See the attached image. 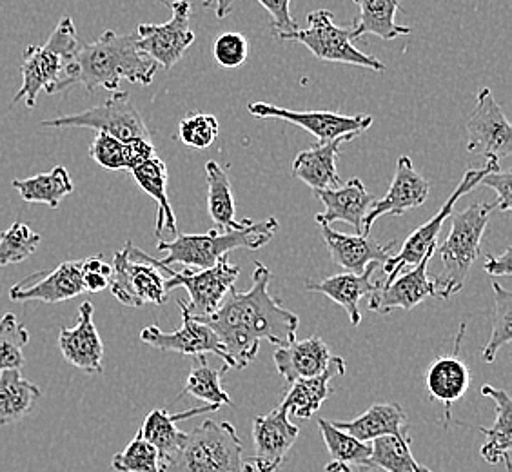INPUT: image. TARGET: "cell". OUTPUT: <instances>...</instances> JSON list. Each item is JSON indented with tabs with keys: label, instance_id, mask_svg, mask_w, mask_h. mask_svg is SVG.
Here are the masks:
<instances>
[{
	"label": "cell",
	"instance_id": "obj_43",
	"mask_svg": "<svg viewBox=\"0 0 512 472\" xmlns=\"http://www.w3.org/2000/svg\"><path fill=\"white\" fill-rule=\"evenodd\" d=\"M111 467L115 472H160L157 449L137 433L122 453L113 456Z\"/></svg>",
	"mask_w": 512,
	"mask_h": 472
},
{
	"label": "cell",
	"instance_id": "obj_9",
	"mask_svg": "<svg viewBox=\"0 0 512 472\" xmlns=\"http://www.w3.org/2000/svg\"><path fill=\"white\" fill-rule=\"evenodd\" d=\"M498 169H500V160L487 158V164H485L483 168L467 169V171H465V175H463L462 180H460V184L454 189L453 195L447 198V202L442 206V209H440L429 222H425L424 226L418 227L413 235L407 236L404 246H402V249H400L396 255H391L387 258V262L384 264L387 280H385L384 284L393 282L394 278L400 275L405 267L418 266L431 249H436V246H438V242H436L438 235H440V231H442L445 222L453 215L456 202H458L463 195L471 193L476 187L480 186V180H482L487 173L498 171Z\"/></svg>",
	"mask_w": 512,
	"mask_h": 472
},
{
	"label": "cell",
	"instance_id": "obj_48",
	"mask_svg": "<svg viewBox=\"0 0 512 472\" xmlns=\"http://www.w3.org/2000/svg\"><path fill=\"white\" fill-rule=\"evenodd\" d=\"M512 173L511 171H491L480 180V186H487L496 193V209L507 213L511 211L512 195H511Z\"/></svg>",
	"mask_w": 512,
	"mask_h": 472
},
{
	"label": "cell",
	"instance_id": "obj_17",
	"mask_svg": "<svg viewBox=\"0 0 512 472\" xmlns=\"http://www.w3.org/2000/svg\"><path fill=\"white\" fill-rule=\"evenodd\" d=\"M300 429L291 423L286 409L280 405L271 413L253 418L255 460L253 469L258 472H276L286 462L293 449Z\"/></svg>",
	"mask_w": 512,
	"mask_h": 472
},
{
	"label": "cell",
	"instance_id": "obj_36",
	"mask_svg": "<svg viewBox=\"0 0 512 472\" xmlns=\"http://www.w3.org/2000/svg\"><path fill=\"white\" fill-rule=\"evenodd\" d=\"M207 207L211 220L222 231H231L240 222L235 220V197L231 191V182L227 168H222L215 160L206 164Z\"/></svg>",
	"mask_w": 512,
	"mask_h": 472
},
{
	"label": "cell",
	"instance_id": "obj_35",
	"mask_svg": "<svg viewBox=\"0 0 512 472\" xmlns=\"http://www.w3.org/2000/svg\"><path fill=\"white\" fill-rule=\"evenodd\" d=\"M11 184L19 191L22 200L31 204H46L51 209H59L60 202L75 191V184L64 166H57L50 173H42L37 177L24 180L15 178Z\"/></svg>",
	"mask_w": 512,
	"mask_h": 472
},
{
	"label": "cell",
	"instance_id": "obj_50",
	"mask_svg": "<svg viewBox=\"0 0 512 472\" xmlns=\"http://www.w3.org/2000/svg\"><path fill=\"white\" fill-rule=\"evenodd\" d=\"M213 4H217V17L218 19H226L227 15L231 13V4L233 0H204V6L211 8Z\"/></svg>",
	"mask_w": 512,
	"mask_h": 472
},
{
	"label": "cell",
	"instance_id": "obj_5",
	"mask_svg": "<svg viewBox=\"0 0 512 472\" xmlns=\"http://www.w3.org/2000/svg\"><path fill=\"white\" fill-rule=\"evenodd\" d=\"M244 463V445L229 422L206 420L186 434L177 454L160 472H253Z\"/></svg>",
	"mask_w": 512,
	"mask_h": 472
},
{
	"label": "cell",
	"instance_id": "obj_2",
	"mask_svg": "<svg viewBox=\"0 0 512 472\" xmlns=\"http://www.w3.org/2000/svg\"><path fill=\"white\" fill-rule=\"evenodd\" d=\"M158 64L138 48L137 33L119 35L104 31L91 44H80L55 93L73 86H84L89 93L99 88L117 91L122 80L149 86L157 75Z\"/></svg>",
	"mask_w": 512,
	"mask_h": 472
},
{
	"label": "cell",
	"instance_id": "obj_8",
	"mask_svg": "<svg viewBox=\"0 0 512 472\" xmlns=\"http://www.w3.org/2000/svg\"><path fill=\"white\" fill-rule=\"evenodd\" d=\"M306 30H296L287 33L280 40H293L304 44L316 59L336 64H349L360 68L385 71L384 62L364 51L356 50L353 46V28L336 26L333 13L327 10H315L307 13Z\"/></svg>",
	"mask_w": 512,
	"mask_h": 472
},
{
	"label": "cell",
	"instance_id": "obj_4",
	"mask_svg": "<svg viewBox=\"0 0 512 472\" xmlns=\"http://www.w3.org/2000/svg\"><path fill=\"white\" fill-rule=\"evenodd\" d=\"M494 211L496 204L478 202L449 217L451 231L444 244L436 246L434 251L442 260V271L433 278L436 298L449 300L462 291L471 267L480 256L483 233Z\"/></svg>",
	"mask_w": 512,
	"mask_h": 472
},
{
	"label": "cell",
	"instance_id": "obj_1",
	"mask_svg": "<svg viewBox=\"0 0 512 472\" xmlns=\"http://www.w3.org/2000/svg\"><path fill=\"white\" fill-rule=\"evenodd\" d=\"M271 271L255 262L253 287L238 293L233 287L226 300L211 316L204 318L227 354L229 369H246L260 353L262 342L286 347L296 342L298 316L269 293Z\"/></svg>",
	"mask_w": 512,
	"mask_h": 472
},
{
	"label": "cell",
	"instance_id": "obj_51",
	"mask_svg": "<svg viewBox=\"0 0 512 472\" xmlns=\"http://www.w3.org/2000/svg\"><path fill=\"white\" fill-rule=\"evenodd\" d=\"M324 472H353V471H351V467H349V465H345V463L331 462V463H329V465H325Z\"/></svg>",
	"mask_w": 512,
	"mask_h": 472
},
{
	"label": "cell",
	"instance_id": "obj_16",
	"mask_svg": "<svg viewBox=\"0 0 512 472\" xmlns=\"http://www.w3.org/2000/svg\"><path fill=\"white\" fill-rule=\"evenodd\" d=\"M434 251L436 249H431L418 266L411 267L404 275L396 276L393 282H378V287L369 295V309L380 315H389L394 309L411 311L427 298H436L433 278H429L427 273Z\"/></svg>",
	"mask_w": 512,
	"mask_h": 472
},
{
	"label": "cell",
	"instance_id": "obj_44",
	"mask_svg": "<svg viewBox=\"0 0 512 472\" xmlns=\"http://www.w3.org/2000/svg\"><path fill=\"white\" fill-rule=\"evenodd\" d=\"M218 135H220L218 118L209 113H193L182 118L178 124V137L189 148H211L217 142Z\"/></svg>",
	"mask_w": 512,
	"mask_h": 472
},
{
	"label": "cell",
	"instance_id": "obj_7",
	"mask_svg": "<svg viewBox=\"0 0 512 472\" xmlns=\"http://www.w3.org/2000/svg\"><path fill=\"white\" fill-rule=\"evenodd\" d=\"M113 273L109 280L111 295L120 304L142 307L146 304L162 305L168 302L166 278L158 267L151 264L149 255L128 242L122 251L115 253Z\"/></svg>",
	"mask_w": 512,
	"mask_h": 472
},
{
	"label": "cell",
	"instance_id": "obj_38",
	"mask_svg": "<svg viewBox=\"0 0 512 472\" xmlns=\"http://www.w3.org/2000/svg\"><path fill=\"white\" fill-rule=\"evenodd\" d=\"M411 438L382 436L371 442L369 471L420 472V463L411 453Z\"/></svg>",
	"mask_w": 512,
	"mask_h": 472
},
{
	"label": "cell",
	"instance_id": "obj_39",
	"mask_svg": "<svg viewBox=\"0 0 512 472\" xmlns=\"http://www.w3.org/2000/svg\"><path fill=\"white\" fill-rule=\"evenodd\" d=\"M320 433L324 438L325 447L331 454L333 462L345 463V465H355L360 469H369V460H371V443L360 442L355 436H351L345 431L336 429L333 422L320 418L318 420Z\"/></svg>",
	"mask_w": 512,
	"mask_h": 472
},
{
	"label": "cell",
	"instance_id": "obj_26",
	"mask_svg": "<svg viewBox=\"0 0 512 472\" xmlns=\"http://www.w3.org/2000/svg\"><path fill=\"white\" fill-rule=\"evenodd\" d=\"M331 356L333 354L324 340L320 336H311L302 342L278 347L273 354V360L278 374L284 376L287 384L291 385L298 380L324 373Z\"/></svg>",
	"mask_w": 512,
	"mask_h": 472
},
{
	"label": "cell",
	"instance_id": "obj_30",
	"mask_svg": "<svg viewBox=\"0 0 512 472\" xmlns=\"http://www.w3.org/2000/svg\"><path fill=\"white\" fill-rule=\"evenodd\" d=\"M483 396L491 398L496 405V418L491 427H482L487 436V442L483 443L480 454L483 460L491 465L505 463L507 471L511 472L512 449V400L507 391L494 389L493 385H483Z\"/></svg>",
	"mask_w": 512,
	"mask_h": 472
},
{
	"label": "cell",
	"instance_id": "obj_20",
	"mask_svg": "<svg viewBox=\"0 0 512 472\" xmlns=\"http://www.w3.org/2000/svg\"><path fill=\"white\" fill-rule=\"evenodd\" d=\"M463 333H465V325L462 324L460 333L456 336L454 354L436 358L425 374V387L431 400L440 402L445 407L444 427L449 425L453 405L458 400H462L471 387V371L460 358Z\"/></svg>",
	"mask_w": 512,
	"mask_h": 472
},
{
	"label": "cell",
	"instance_id": "obj_28",
	"mask_svg": "<svg viewBox=\"0 0 512 472\" xmlns=\"http://www.w3.org/2000/svg\"><path fill=\"white\" fill-rule=\"evenodd\" d=\"M344 374V358L331 356L324 373L291 384V389L287 391L286 398L280 405L286 409L289 416L307 420L324 405L325 400L329 398V394L333 393L331 382L338 376H344Z\"/></svg>",
	"mask_w": 512,
	"mask_h": 472
},
{
	"label": "cell",
	"instance_id": "obj_37",
	"mask_svg": "<svg viewBox=\"0 0 512 472\" xmlns=\"http://www.w3.org/2000/svg\"><path fill=\"white\" fill-rule=\"evenodd\" d=\"M229 371L226 365L220 369H211L207 364L206 356H195V364L191 367L184 391L178 394V398L195 396L198 400H204L207 405H229L233 407V400L222 387V376Z\"/></svg>",
	"mask_w": 512,
	"mask_h": 472
},
{
	"label": "cell",
	"instance_id": "obj_24",
	"mask_svg": "<svg viewBox=\"0 0 512 472\" xmlns=\"http://www.w3.org/2000/svg\"><path fill=\"white\" fill-rule=\"evenodd\" d=\"M218 405H202V407H191L184 413L171 414L166 409H155L146 416L142 427L138 429L140 436L151 443L158 453V462L160 469L177 454L178 449L186 440L184 431L177 429V422L193 418L197 414L217 413Z\"/></svg>",
	"mask_w": 512,
	"mask_h": 472
},
{
	"label": "cell",
	"instance_id": "obj_40",
	"mask_svg": "<svg viewBox=\"0 0 512 472\" xmlns=\"http://www.w3.org/2000/svg\"><path fill=\"white\" fill-rule=\"evenodd\" d=\"M494 291V318L493 333L487 345L483 347V362L493 364L498 351L503 345L511 344L512 340V293L509 289L493 284Z\"/></svg>",
	"mask_w": 512,
	"mask_h": 472
},
{
	"label": "cell",
	"instance_id": "obj_12",
	"mask_svg": "<svg viewBox=\"0 0 512 472\" xmlns=\"http://www.w3.org/2000/svg\"><path fill=\"white\" fill-rule=\"evenodd\" d=\"M162 2L171 8L173 17L164 24H140L137 28L138 48L158 66L171 69L195 42V31L191 30L189 0Z\"/></svg>",
	"mask_w": 512,
	"mask_h": 472
},
{
	"label": "cell",
	"instance_id": "obj_15",
	"mask_svg": "<svg viewBox=\"0 0 512 472\" xmlns=\"http://www.w3.org/2000/svg\"><path fill=\"white\" fill-rule=\"evenodd\" d=\"M177 307L182 311V325L177 331L164 333L158 329V325H148L142 329L140 340L158 351L178 353L182 356L195 358V356H206L209 353L215 354L220 360H224V365L227 367L226 351L218 342L213 329L206 322L189 315L188 307L182 300H177Z\"/></svg>",
	"mask_w": 512,
	"mask_h": 472
},
{
	"label": "cell",
	"instance_id": "obj_6",
	"mask_svg": "<svg viewBox=\"0 0 512 472\" xmlns=\"http://www.w3.org/2000/svg\"><path fill=\"white\" fill-rule=\"evenodd\" d=\"M79 48V37L73 19L62 17L59 26L53 30L44 46H30L24 51L22 86L11 104H19L20 100H24L26 108L33 109L42 89L48 95H55L57 84L75 59Z\"/></svg>",
	"mask_w": 512,
	"mask_h": 472
},
{
	"label": "cell",
	"instance_id": "obj_22",
	"mask_svg": "<svg viewBox=\"0 0 512 472\" xmlns=\"http://www.w3.org/2000/svg\"><path fill=\"white\" fill-rule=\"evenodd\" d=\"M315 197L324 204V211L316 215V224L345 222L355 227L356 235H364V220L376 200L365 189L360 178H351L344 186L315 191Z\"/></svg>",
	"mask_w": 512,
	"mask_h": 472
},
{
	"label": "cell",
	"instance_id": "obj_11",
	"mask_svg": "<svg viewBox=\"0 0 512 472\" xmlns=\"http://www.w3.org/2000/svg\"><path fill=\"white\" fill-rule=\"evenodd\" d=\"M149 260L153 266L169 276L166 280V289L169 293L175 287H184L188 291L189 304H186V307L189 315L198 320H204L217 311L226 300L227 293L237 284L240 276V267L233 266L227 260V256H224L217 266L209 269H202V271L184 269L180 273L169 266H162L153 256H149Z\"/></svg>",
	"mask_w": 512,
	"mask_h": 472
},
{
	"label": "cell",
	"instance_id": "obj_41",
	"mask_svg": "<svg viewBox=\"0 0 512 472\" xmlns=\"http://www.w3.org/2000/svg\"><path fill=\"white\" fill-rule=\"evenodd\" d=\"M30 342V333L13 313L0 318V373L22 369L24 347Z\"/></svg>",
	"mask_w": 512,
	"mask_h": 472
},
{
	"label": "cell",
	"instance_id": "obj_18",
	"mask_svg": "<svg viewBox=\"0 0 512 472\" xmlns=\"http://www.w3.org/2000/svg\"><path fill=\"white\" fill-rule=\"evenodd\" d=\"M86 293L82 284V260L62 262L50 273H35L10 289L13 302L59 304Z\"/></svg>",
	"mask_w": 512,
	"mask_h": 472
},
{
	"label": "cell",
	"instance_id": "obj_33",
	"mask_svg": "<svg viewBox=\"0 0 512 472\" xmlns=\"http://www.w3.org/2000/svg\"><path fill=\"white\" fill-rule=\"evenodd\" d=\"M131 175L138 186L158 204L157 236L162 238L164 231L177 233V217L168 198V168L166 162L158 157L149 158L140 166L131 169Z\"/></svg>",
	"mask_w": 512,
	"mask_h": 472
},
{
	"label": "cell",
	"instance_id": "obj_14",
	"mask_svg": "<svg viewBox=\"0 0 512 472\" xmlns=\"http://www.w3.org/2000/svg\"><path fill=\"white\" fill-rule=\"evenodd\" d=\"M467 151L485 158H507L512 153V128L491 89L478 91L476 106L467 120Z\"/></svg>",
	"mask_w": 512,
	"mask_h": 472
},
{
	"label": "cell",
	"instance_id": "obj_46",
	"mask_svg": "<svg viewBox=\"0 0 512 472\" xmlns=\"http://www.w3.org/2000/svg\"><path fill=\"white\" fill-rule=\"evenodd\" d=\"M111 273H113V269L102 260V256H91L88 260H82L84 291L100 293V291L108 289Z\"/></svg>",
	"mask_w": 512,
	"mask_h": 472
},
{
	"label": "cell",
	"instance_id": "obj_31",
	"mask_svg": "<svg viewBox=\"0 0 512 472\" xmlns=\"http://www.w3.org/2000/svg\"><path fill=\"white\" fill-rule=\"evenodd\" d=\"M89 157L93 158L100 168L109 171L137 168L149 158L157 157V149L151 140L135 138L131 142H120L119 138L97 133L89 146Z\"/></svg>",
	"mask_w": 512,
	"mask_h": 472
},
{
	"label": "cell",
	"instance_id": "obj_47",
	"mask_svg": "<svg viewBox=\"0 0 512 472\" xmlns=\"http://www.w3.org/2000/svg\"><path fill=\"white\" fill-rule=\"evenodd\" d=\"M258 2L262 4V8H266L273 19V33L276 39L300 30L296 20L291 17V0H258Z\"/></svg>",
	"mask_w": 512,
	"mask_h": 472
},
{
	"label": "cell",
	"instance_id": "obj_49",
	"mask_svg": "<svg viewBox=\"0 0 512 472\" xmlns=\"http://www.w3.org/2000/svg\"><path fill=\"white\" fill-rule=\"evenodd\" d=\"M483 269L491 276H509L512 271V249L507 247L502 255L485 256Z\"/></svg>",
	"mask_w": 512,
	"mask_h": 472
},
{
	"label": "cell",
	"instance_id": "obj_19",
	"mask_svg": "<svg viewBox=\"0 0 512 472\" xmlns=\"http://www.w3.org/2000/svg\"><path fill=\"white\" fill-rule=\"evenodd\" d=\"M429 193H431L429 182L414 169L411 157L404 155V157L398 158L393 184L385 193V197L376 200L371 211L365 217L364 235L369 236L378 218L385 217V215L400 217V215H404L405 211L422 206L429 197Z\"/></svg>",
	"mask_w": 512,
	"mask_h": 472
},
{
	"label": "cell",
	"instance_id": "obj_3",
	"mask_svg": "<svg viewBox=\"0 0 512 472\" xmlns=\"http://www.w3.org/2000/svg\"><path fill=\"white\" fill-rule=\"evenodd\" d=\"M278 220L275 217L266 218L262 222H253L244 218L238 227L231 231L213 229L206 235H178L175 240H160L158 251L166 253L158 262L162 266L197 267V271L217 266L218 262L237 249L256 251L269 244L276 235Z\"/></svg>",
	"mask_w": 512,
	"mask_h": 472
},
{
	"label": "cell",
	"instance_id": "obj_29",
	"mask_svg": "<svg viewBox=\"0 0 512 472\" xmlns=\"http://www.w3.org/2000/svg\"><path fill=\"white\" fill-rule=\"evenodd\" d=\"M336 429L355 436L360 442L371 443L382 436L411 438L409 420L398 404L371 405L364 414L351 422H333Z\"/></svg>",
	"mask_w": 512,
	"mask_h": 472
},
{
	"label": "cell",
	"instance_id": "obj_52",
	"mask_svg": "<svg viewBox=\"0 0 512 472\" xmlns=\"http://www.w3.org/2000/svg\"><path fill=\"white\" fill-rule=\"evenodd\" d=\"M420 472H433L431 469H427V467H424V465H420Z\"/></svg>",
	"mask_w": 512,
	"mask_h": 472
},
{
	"label": "cell",
	"instance_id": "obj_32",
	"mask_svg": "<svg viewBox=\"0 0 512 472\" xmlns=\"http://www.w3.org/2000/svg\"><path fill=\"white\" fill-rule=\"evenodd\" d=\"M358 6L353 28V39L364 35H376L380 39L393 40L411 33V28L396 22V11L400 10V0H353Z\"/></svg>",
	"mask_w": 512,
	"mask_h": 472
},
{
	"label": "cell",
	"instance_id": "obj_23",
	"mask_svg": "<svg viewBox=\"0 0 512 472\" xmlns=\"http://www.w3.org/2000/svg\"><path fill=\"white\" fill-rule=\"evenodd\" d=\"M324 238L325 247L336 266L344 267L347 273L362 275L369 264H385L391 256L396 242L380 244L365 235H345L338 233L327 224H318Z\"/></svg>",
	"mask_w": 512,
	"mask_h": 472
},
{
	"label": "cell",
	"instance_id": "obj_10",
	"mask_svg": "<svg viewBox=\"0 0 512 472\" xmlns=\"http://www.w3.org/2000/svg\"><path fill=\"white\" fill-rule=\"evenodd\" d=\"M44 128H86L97 133L131 142L135 138L151 140L148 126L126 91H115L106 102L75 115L40 122Z\"/></svg>",
	"mask_w": 512,
	"mask_h": 472
},
{
	"label": "cell",
	"instance_id": "obj_27",
	"mask_svg": "<svg viewBox=\"0 0 512 472\" xmlns=\"http://www.w3.org/2000/svg\"><path fill=\"white\" fill-rule=\"evenodd\" d=\"M356 138V135H345L327 144H318L315 148L306 149L296 155L293 160V175L300 178L313 191L335 189L342 186L338 175V153L344 142Z\"/></svg>",
	"mask_w": 512,
	"mask_h": 472
},
{
	"label": "cell",
	"instance_id": "obj_45",
	"mask_svg": "<svg viewBox=\"0 0 512 472\" xmlns=\"http://www.w3.org/2000/svg\"><path fill=\"white\" fill-rule=\"evenodd\" d=\"M213 55L220 68H240L249 55L246 35L237 31L220 33L213 42Z\"/></svg>",
	"mask_w": 512,
	"mask_h": 472
},
{
	"label": "cell",
	"instance_id": "obj_34",
	"mask_svg": "<svg viewBox=\"0 0 512 472\" xmlns=\"http://www.w3.org/2000/svg\"><path fill=\"white\" fill-rule=\"evenodd\" d=\"M42 391L26 380L19 369L0 373V425H11L26 418L39 402Z\"/></svg>",
	"mask_w": 512,
	"mask_h": 472
},
{
	"label": "cell",
	"instance_id": "obj_13",
	"mask_svg": "<svg viewBox=\"0 0 512 472\" xmlns=\"http://www.w3.org/2000/svg\"><path fill=\"white\" fill-rule=\"evenodd\" d=\"M249 115L256 118H280L293 126L306 129L320 144L333 142L345 135L360 137L364 131L371 128V115H340L331 111H293V109L278 108L267 102H253L247 106Z\"/></svg>",
	"mask_w": 512,
	"mask_h": 472
},
{
	"label": "cell",
	"instance_id": "obj_25",
	"mask_svg": "<svg viewBox=\"0 0 512 472\" xmlns=\"http://www.w3.org/2000/svg\"><path fill=\"white\" fill-rule=\"evenodd\" d=\"M380 264H369L362 275L342 273V275L329 276L322 282H307V291L320 293L331 298L335 304L342 305L345 313L349 315V322L353 327H358L362 322L360 313V300L371 295L378 287V282H373V275Z\"/></svg>",
	"mask_w": 512,
	"mask_h": 472
},
{
	"label": "cell",
	"instance_id": "obj_42",
	"mask_svg": "<svg viewBox=\"0 0 512 472\" xmlns=\"http://www.w3.org/2000/svg\"><path fill=\"white\" fill-rule=\"evenodd\" d=\"M40 240L39 233L28 224L15 222L10 229L0 233V267L24 262L39 249Z\"/></svg>",
	"mask_w": 512,
	"mask_h": 472
},
{
	"label": "cell",
	"instance_id": "obj_21",
	"mask_svg": "<svg viewBox=\"0 0 512 472\" xmlns=\"http://www.w3.org/2000/svg\"><path fill=\"white\" fill-rule=\"evenodd\" d=\"M93 313L91 302L80 304L77 325L60 329L59 349L68 364L84 373L99 374L104 369V344L93 322Z\"/></svg>",
	"mask_w": 512,
	"mask_h": 472
}]
</instances>
